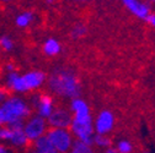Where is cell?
I'll return each instance as SVG.
<instances>
[{"mask_svg": "<svg viewBox=\"0 0 155 153\" xmlns=\"http://www.w3.org/2000/svg\"><path fill=\"white\" fill-rule=\"evenodd\" d=\"M47 81V73L43 70H28L21 73L18 70L3 73V86L11 93L25 95L40 91Z\"/></svg>", "mask_w": 155, "mask_h": 153, "instance_id": "1", "label": "cell"}, {"mask_svg": "<svg viewBox=\"0 0 155 153\" xmlns=\"http://www.w3.org/2000/svg\"><path fill=\"white\" fill-rule=\"evenodd\" d=\"M46 85L53 97L69 101L80 97L81 83L79 76L73 69L64 66L55 67L49 75H47Z\"/></svg>", "mask_w": 155, "mask_h": 153, "instance_id": "2", "label": "cell"}, {"mask_svg": "<svg viewBox=\"0 0 155 153\" xmlns=\"http://www.w3.org/2000/svg\"><path fill=\"white\" fill-rule=\"evenodd\" d=\"M0 107L4 111L5 125L24 124V121L32 114L28 99L18 94H10Z\"/></svg>", "mask_w": 155, "mask_h": 153, "instance_id": "3", "label": "cell"}, {"mask_svg": "<svg viewBox=\"0 0 155 153\" xmlns=\"http://www.w3.org/2000/svg\"><path fill=\"white\" fill-rule=\"evenodd\" d=\"M28 102H30V105L32 108V114H36V115L41 117L46 120L52 114L54 108L57 107L55 98L49 92L37 91L35 93H31Z\"/></svg>", "mask_w": 155, "mask_h": 153, "instance_id": "4", "label": "cell"}, {"mask_svg": "<svg viewBox=\"0 0 155 153\" xmlns=\"http://www.w3.org/2000/svg\"><path fill=\"white\" fill-rule=\"evenodd\" d=\"M55 153H68L75 141L69 129L49 127L46 133Z\"/></svg>", "mask_w": 155, "mask_h": 153, "instance_id": "5", "label": "cell"}, {"mask_svg": "<svg viewBox=\"0 0 155 153\" xmlns=\"http://www.w3.org/2000/svg\"><path fill=\"white\" fill-rule=\"evenodd\" d=\"M22 129H24L26 137L32 143L36 140L45 136L47 133V130L49 129V126H48V123L46 119L36 115V114H31V115L24 121Z\"/></svg>", "mask_w": 155, "mask_h": 153, "instance_id": "6", "label": "cell"}, {"mask_svg": "<svg viewBox=\"0 0 155 153\" xmlns=\"http://www.w3.org/2000/svg\"><path fill=\"white\" fill-rule=\"evenodd\" d=\"M68 108L71 113L73 121H75V123H92L94 121L90 105L81 97H76V98L70 99Z\"/></svg>", "mask_w": 155, "mask_h": 153, "instance_id": "7", "label": "cell"}, {"mask_svg": "<svg viewBox=\"0 0 155 153\" xmlns=\"http://www.w3.org/2000/svg\"><path fill=\"white\" fill-rule=\"evenodd\" d=\"M94 131L96 135H110L116 125V117L112 110L102 109L94 119Z\"/></svg>", "mask_w": 155, "mask_h": 153, "instance_id": "8", "label": "cell"}, {"mask_svg": "<svg viewBox=\"0 0 155 153\" xmlns=\"http://www.w3.org/2000/svg\"><path fill=\"white\" fill-rule=\"evenodd\" d=\"M71 121H73L71 113L69 108L64 105H57L47 119L48 126L57 129H69Z\"/></svg>", "mask_w": 155, "mask_h": 153, "instance_id": "9", "label": "cell"}, {"mask_svg": "<svg viewBox=\"0 0 155 153\" xmlns=\"http://www.w3.org/2000/svg\"><path fill=\"white\" fill-rule=\"evenodd\" d=\"M10 126V136L8 140V146L15 151H26L31 147V142L26 137L22 124H15Z\"/></svg>", "mask_w": 155, "mask_h": 153, "instance_id": "10", "label": "cell"}, {"mask_svg": "<svg viewBox=\"0 0 155 153\" xmlns=\"http://www.w3.org/2000/svg\"><path fill=\"white\" fill-rule=\"evenodd\" d=\"M126 10L139 20H145V17L151 12V8L145 4L143 0H121Z\"/></svg>", "mask_w": 155, "mask_h": 153, "instance_id": "11", "label": "cell"}, {"mask_svg": "<svg viewBox=\"0 0 155 153\" xmlns=\"http://www.w3.org/2000/svg\"><path fill=\"white\" fill-rule=\"evenodd\" d=\"M62 43L54 37L46 38L42 43V53L48 58H55L62 53Z\"/></svg>", "mask_w": 155, "mask_h": 153, "instance_id": "12", "label": "cell"}, {"mask_svg": "<svg viewBox=\"0 0 155 153\" xmlns=\"http://www.w3.org/2000/svg\"><path fill=\"white\" fill-rule=\"evenodd\" d=\"M36 20V15L33 11L31 10H25V11H21L18 12L15 18H14V23L17 28L20 30H27L28 27H31L33 25Z\"/></svg>", "mask_w": 155, "mask_h": 153, "instance_id": "13", "label": "cell"}, {"mask_svg": "<svg viewBox=\"0 0 155 153\" xmlns=\"http://www.w3.org/2000/svg\"><path fill=\"white\" fill-rule=\"evenodd\" d=\"M31 149L35 151L36 153H55L46 135L42 136L41 139L36 140L35 142H32L31 143Z\"/></svg>", "mask_w": 155, "mask_h": 153, "instance_id": "14", "label": "cell"}, {"mask_svg": "<svg viewBox=\"0 0 155 153\" xmlns=\"http://www.w3.org/2000/svg\"><path fill=\"white\" fill-rule=\"evenodd\" d=\"M68 153H97L92 145H87L80 141H74L70 151Z\"/></svg>", "mask_w": 155, "mask_h": 153, "instance_id": "15", "label": "cell"}, {"mask_svg": "<svg viewBox=\"0 0 155 153\" xmlns=\"http://www.w3.org/2000/svg\"><path fill=\"white\" fill-rule=\"evenodd\" d=\"M92 146L95 148L100 149V151L106 149L108 147H112L111 137L107 136V135H96V133H95V137L92 140Z\"/></svg>", "mask_w": 155, "mask_h": 153, "instance_id": "16", "label": "cell"}, {"mask_svg": "<svg viewBox=\"0 0 155 153\" xmlns=\"http://www.w3.org/2000/svg\"><path fill=\"white\" fill-rule=\"evenodd\" d=\"M15 49V41L14 38L9 34H2L0 36V50L3 53H11Z\"/></svg>", "mask_w": 155, "mask_h": 153, "instance_id": "17", "label": "cell"}, {"mask_svg": "<svg viewBox=\"0 0 155 153\" xmlns=\"http://www.w3.org/2000/svg\"><path fill=\"white\" fill-rule=\"evenodd\" d=\"M114 149L117 151L118 153H133L134 146H133L130 140H128V139H120L117 142H116Z\"/></svg>", "mask_w": 155, "mask_h": 153, "instance_id": "18", "label": "cell"}, {"mask_svg": "<svg viewBox=\"0 0 155 153\" xmlns=\"http://www.w3.org/2000/svg\"><path fill=\"white\" fill-rule=\"evenodd\" d=\"M87 33V28L84 23H75L71 30H70V37L73 38V39H80V38H83L84 36H86Z\"/></svg>", "mask_w": 155, "mask_h": 153, "instance_id": "19", "label": "cell"}, {"mask_svg": "<svg viewBox=\"0 0 155 153\" xmlns=\"http://www.w3.org/2000/svg\"><path fill=\"white\" fill-rule=\"evenodd\" d=\"M10 136V126L9 125H0V143H8Z\"/></svg>", "mask_w": 155, "mask_h": 153, "instance_id": "20", "label": "cell"}, {"mask_svg": "<svg viewBox=\"0 0 155 153\" xmlns=\"http://www.w3.org/2000/svg\"><path fill=\"white\" fill-rule=\"evenodd\" d=\"M11 93L3 86V85H0V105H2L6 99H8V97L10 95Z\"/></svg>", "mask_w": 155, "mask_h": 153, "instance_id": "21", "label": "cell"}, {"mask_svg": "<svg viewBox=\"0 0 155 153\" xmlns=\"http://www.w3.org/2000/svg\"><path fill=\"white\" fill-rule=\"evenodd\" d=\"M15 70H17V67H16L15 63H12V61H6L3 66V73L11 72V71H15Z\"/></svg>", "mask_w": 155, "mask_h": 153, "instance_id": "22", "label": "cell"}, {"mask_svg": "<svg viewBox=\"0 0 155 153\" xmlns=\"http://www.w3.org/2000/svg\"><path fill=\"white\" fill-rule=\"evenodd\" d=\"M144 21H145L147 25H149L150 27L155 28V12L151 11V12L145 17V20H144Z\"/></svg>", "mask_w": 155, "mask_h": 153, "instance_id": "23", "label": "cell"}, {"mask_svg": "<svg viewBox=\"0 0 155 153\" xmlns=\"http://www.w3.org/2000/svg\"><path fill=\"white\" fill-rule=\"evenodd\" d=\"M0 153H16V151L5 143H0Z\"/></svg>", "mask_w": 155, "mask_h": 153, "instance_id": "24", "label": "cell"}, {"mask_svg": "<svg viewBox=\"0 0 155 153\" xmlns=\"http://www.w3.org/2000/svg\"><path fill=\"white\" fill-rule=\"evenodd\" d=\"M100 153H118V152L114 149V147H108V148H106V149L100 151Z\"/></svg>", "mask_w": 155, "mask_h": 153, "instance_id": "25", "label": "cell"}, {"mask_svg": "<svg viewBox=\"0 0 155 153\" xmlns=\"http://www.w3.org/2000/svg\"><path fill=\"white\" fill-rule=\"evenodd\" d=\"M0 125H5V117H4V111L0 107Z\"/></svg>", "mask_w": 155, "mask_h": 153, "instance_id": "26", "label": "cell"}, {"mask_svg": "<svg viewBox=\"0 0 155 153\" xmlns=\"http://www.w3.org/2000/svg\"><path fill=\"white\" fill-rule=\"evenodd\" d=\"M71 3H76V4H84V3H89L90 0H70Z\"/></svg>", "mask_w": 155, "mask_h": 153, "instance_id": "27", "label": "cell"}, {"mask_svg": "<svg viewBox=\"0 0 155 153\" xmlns=\"http://www.w3.org/2000/svg\"><path fill=\"white\" fill-rule=\"evenodd\" d=\"M143 2H144L145 4H148L150 8H151L153 5H155V0H143Z\"/></svg>", "mask_w": 155, "mask_h": 153, "instance_id": "28", "label": "cell"}, {"mask_svg": "<svg viewBox=\"0 0 155 153\" xmlns=\"http://www.w3.org/2000/svg\"><path fill=\"white\" fill-rule=\"evenodd\" d=\"M2 3H5V4H9V3H11V2H14V0H0Z\"/></svg>", "mask_w": 155, "mask_h": 153, "instance_id": "29", "label": "cell"}, {"mask_svg": "<svg viewBox=\"0 0 155 153\" xmlns=\"http://www.w3.org/2000/svg\"><path fill=\"white\" fill-rule=\"evenodd\" d=\"M26 153H36V152H35V151H32V149H31V148H28V149H27V152H26Z\"/></svg>", "mask_w": 155, "mask_h": 153, "instance_id": "30", "label": "cell"}, {"mask_svg": "<svg viewBox=\"0 0 155 153\" xmlns=\"http://www.w3.org/2000/svg\"><path fill=\"white\" fill-rule=\"evenodd\" d=\"M142 153H151V152H149V151H144V152H142Z\"/></svg>", "mask_w": 155, "mask_h": 153, "instance_id": "31", "label": "cell"}, {"mask_svg": "<svg viewBox=\"0 0 155 153\" xmlns=\"http://www.w3.org/2000/svg\"><path fill=\"white\" fill-rule=\"evenodd\" d=\"M0 85H2V76H0Z\"/></svg>", "mask_w": 155, "mask_h": 153, "instance_id": "32", "label": "cell"}, {"mask_svg": "<svg viewBox=\"0 0 155 153\" xmlns=\"http://www.w3.org/2000/svg\"><path fill=\"white\" fill-rule=\"evenodd\" d=\"M0 53H2V50H0Z\"/></svg>", "mask_w": 155, "mask_h": 153, "instance_id": "33", "label": "cell"}]
</instances>
